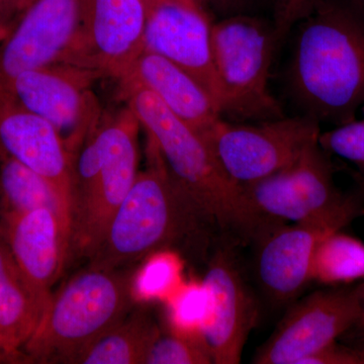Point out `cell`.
Returning <instances> with one entry per match:
<instances>
[{
  "label": "cell",
  "instance_id": "6da1fadb",
  "mask_svg": "<svg viewBox=\"0 0 364 364\" xmlns=\"http://www.w3.org/2000/svg\"><path fill=\"white\" fill-rule=\"evenodd\" d=\"M294 26L289 97L318 123L353 121L364 102V18L345 0H318Z\"/></svg>",
  "mask_w": 364,
  "mask_h": 364
},
{
  "label": "cell",
  "instance_id": "7a4b0ae2",
  "mask_svg": "<svg viewBox=\"0 0 364 364\" xmlns=\"http://www.w3.org/2000/svg\"><path fill=\"white\" fill-rule=\"evenodd\" d=\"M172 181L207 224L232 236L256 239L270 227L254 213L243 188L228 176L203 136L184 124L147 88L117 82Z\"/></svg>",
  "mask_w": 364,
  "mask_h": 364
},
{
  "label": "cell",
  "instance_id": "3957f363",
  "mask_svg": "<svg viewBox=\"0 0 364 364\" xmlns=\"http://www.w3.org/2000/svg\"><path fill=\"white\" fill-rule=\"evenodd\" d=\"M134 294L128 273L88 265L51 294L21 352L30 363L78 364L131 313Z\"/></svg>",
  "mask_w": 364,
  "mask_h": 364
},
{
  "label": "cell",
  "instance_id": "277c9868",
  "mask_svg": "<svg viewBox=\"0 0 364 364\" xmlns=\"http://www.w3.org/2000/svg\"><path fill=\"white\" fill-rule=\"evenodd\" d=\"M148 159L149 166L139 171L91 256L90 267L119 269L181 243L205 224L150 145Z\"/></svg>",
  "mask_w": 364,
  "mask_h": 364
},
{
  "label": "cell",
  "instance_id": "5b68a950",
  "mask_svg": "<svg viewBox=\"0 0 364 364\" xmlns=\"http://www.w3.org/2000/svg\"><path fill=\"white\" fill-rule=\"evenodd\" d=\"M274 25L254 14L213 23L212 47L221 90L220 109L231 121L255 123L284 117L268 90Z\"/></svg>",
  "mask_w": 364,
  "mask_h": 364
},
{
  "label": "cell",
  "instance_id": "8992f818",
  "mask_svg": "<svg viewBox=\"0 0 364 364\" xmlns=\"http://www.w3.org/2000/svg\"><path fill=\"white\" fill-rule=\"evenodd\" d=\"M320 134V123L301 114L251 124L220 117L200 136L230 178L243 186L293 164Z\"/></svg>",
  "mask_w": 364,
  "mask_h": 364
},
{
  "label": "cell",
  "instance_id": "52a82bcc",
  "mask_svg": "<svg viewBox=\"0 0 364 364\" xmlns=\"http://www.w3.org/2000/svg\"><path fill=\"white\" fill-rule=\"evenodd\" d=\"M360 195H345L341 202L311 219L268 228L256 259V272L263 291L275 303L293 301L311 282L314 255L326 237L341 231L364 214Z\"/></svg>",
  "mask_w": 364,
  "mask_h": 364
},
{
  "label": "cell",
  "instance_id": "ba28073f",
  "mask_svg": "<svg viewBox=\"0 0 364 364\" xmlns=\"http://www.w3.org/2000/svg\"><path fill=\"white\" fill-rule=\"evenodd\" d=\"M97 72L60 63L21 72L0 82L28 111L56 129L72 157L100 124L104 109L93 91Z\"/></svg>",
  "mask_w": 364,
  "mask_h": 364
},
{
  "label": "cell",
  "instance_id": "9c48e42d",
  "mask_svg": "<svg viewBox=\"0 0 364 364\" xmlns=\"http://www.w3.org/2000/svg\"><path fill=\"white\" fill-rule=\"evenodd\" d=\"M100 128L104 135L102 168L90 210L72 229L68 261L90 259L139 173L141 124L134 112L128 107L112 114L105 112Z\"/></svg>",
  "mask_w": 364,
  "mask_h": 364
},
{
  "label": "cell",
  "instance_id": "30bf717a",
  "mask_svg": "<svg viewBox=\"0 0 364 364\" xmlns=\"http://www.w3.org/2000/svg\"><path fill=\"white\" fill-rule=\"evenodd\" d=\"M359 313V284L321 289L294 304L253 363L304 364L350 331Z\"/></svg>",
  "mask_w": 364,
  "mask_h": 364
},
{
  "label": "cell",
  "instance_id": "8fae6325",
  "mask_svg": "<svg viewBox=\"0 0 364 364\" xmlns=\"http://www.w3.org/2000/svg\"><path fill=\"white\" fill-rule=\"evenodd\" d=\"M83 11V0H33L0 41V82L23 71L70 63Z\"/></svg>",
  "mask_w": 364,
  "mask_h": 364
},
{
  "label": "cell",
  "instance_id": "7c38bea8",
  "mask_svg": "<svg viewBox=\"0 0 364 364\" xmlns=\"http://www.w3.org/2000/svg\"><path fill=\"white\" fill-rule=\"evenodd\" d=\"M155 0H83L82 32L70 63L117 82L144 52Z\"/></svg>",
  "mask_w": 364,
  "mask_h": 364
},
{
  "label": "cell",
  "instance_id": "4fadbf2b",
  "mask_svg": "<svg viewBox=\"0 0 364 364\" xmlns=\"http://www.w3.org/2000/svg\"><path fill=\"white\" fill-rule=\"evenodd\" d=\"M242 188L254 213L270 226L311 219L345 196L335 186L331 163L318 142L293 164Z\"/></svg>",
  "mask_w": 364,
  "mask_h": 364
},
{
  "label": "cell",
  "instance_id": "5bb4252c",
  "mask_svg": "<svg viewBox=\"0 0 364 364\" xmlns=\"http://www.w3.org/2000/svg\"><path fill=\"white\" fill-rule=\"evenodd\" d=\"M203 284L208 291V308L200 333L213 363H239L249 333L257 321L258 309L227 246L210 258Z\"/></svg>",
  "mask_w": 364,
  "mask_h": 364
},
{
  "label": "cell",
  "instance_id": "9a60e30c",
  "mask_svg": "<svg viewBox=\"0 0 364 364\" xmlns=\"http://www.w3.org/2000/svg\"><path fill=\"white\" fill-rule=\"evenodd\" d=\"M212 26L208 11L170 0H155L144 51L164 57L188 72L220 109L221 90L213 57Z\"/></svg>",
  "mask_w": 364,
  "mask_h": 364
},
{
  "label": "cell",
  "instance_id": "2e32d148",
  "mask_svg": "<svg viewBox=\"0 0 364 364\" xmlns=\"http://www.w3.org/2000/svg\"><path fill=\"white\" fill-rule=\"evenodd\" d=\"M0 232L16 264L46 299L68 262L70 225L49 208L2 215Z\"/></svg>",
  "mask_w": 364,
  "mask_h": 364
},
{
  "label": "cell",
  "instance_id": "e0dca14e",
  "mask_svg": "<svg viewBox=\"0 0 364 364\" xmlns=\"http://www.w3.org/2000/svg\"><path fill=\"white\" fill-rule=\"evenodd\" d=\"M0 158H11L51 181L70 205L72 156L49 122L0 85Z\"/></svg>",
  "mask_w": 364,
  "mask_h": 364
},
{
  "label": "cell",
  "instance_id": "ac0fdd59",
  "mask_svg": "<svg viewBox=\"0 0 364 364\" xmlns=\"http://www.w3.org/2000/svg\"><path fill=\"white\" fill-rule=\"evenodd\" d=\"M124 80L135 81L154 93L174 116L200 135L222 117L214 98L193 76L154 53L144 51L121 81Z\"/></svg>",
  "mask_w": 364,
  "mask_h": 364
},
{
  "label": "cell",
  "instance_id": "d6986e66",
  "mask_svg": "<svg viewBox=\"0 0 364 364\" xmlns=\"http://www.w3.org/2000/svg\"><path fill=\"white\" fill-rule=\"evenodd\" d=\"M48 301L23 277L0 232V339L6 352L26 358L21 348L39 324Z\"/></svg>",
  "mask_w": 364,
  "mask_h": 364
},
{
  "label": "cell",
  "instance_id": "ffe728a7",
  "mask_svg": "<svg viewBox=\"0 0 364 364\" xmlns=\"http://www.w3.org/2000/svg\"><path fill=\"white\" fill-rule=\"evenodd\" d=\"M0 208L2 215L49 208L70 225V205L61 191L46 177L11 158H0Z\"/></svg>",
  "mask_w": 364,
  "mask_h": 364
},
{
  "label": "cell",
  "instance_id": "44dd1931",
  "mask_svg": "<svg viewBox=\"0 0 364 364\" xmlns=\"http://www.w3.org/2000/svg\"><path fill=\"white\" fill-rule=\"evenodd\" d=\"M161 332L152 314L138 309L93 344L78 364H146Z\"/></svg>",
  "mask_w": 364,
  "mask_h": 364
},
{
  "label": "cell",
  "instance_id": "7402d4cb",
  "mask_svg": "<svg viewBox=\"0 0 364 364\" xmlns=\"http://www.w3.org/2000/svg\"><path fill=\"white\" fill-rule=\"evenodd\" d=\"M311 282L335 287L364 282V242L342 230L326 237L314 255Z\"/></svg>",
  "mask_w": 364,
  "mask_h": 364
},
{
  "label": "cell",
  "instance_id": "603a6c76",
  "mask_svg": "<svg viewBox=\"0 0 364 364\" xmlns=\"http://www.w3.org/2000/svg\"><path fill=\"white\" fill-rule=\"evenodd\" d=\"M212 356L202 333L186 331L170 324L149 352L146 364H208Z\"/></svg>",
  "mask_w": 364,
  "mask_h": 364
},
{
  "label": "cell",
  "instance_id": "cb8c5ba5",
  "mask_svg": "<svg viewBox=\"0 0 364 364\" xmlns=\"http://www.w3.org/2000/svg\"><path fill=\"white\" fill-rule=\"evenodd\" d=\"M318 144L326 152L350 162L364 176V119H353L321 133Z\"/></svg>",
  "mask_w": 364,
  "mask_h": 364
},
{
  "label": "cell",
  "instance_id": "d4e9b609",
  "mask_svg": "<svg viewBox=\"0 0 364 364\" xmlns=\"http://www.w3.org/2000/svg\"><path fill=\"white\" fill-rule=\"evenodd\" d=\"M208 308V291L203 282L186 286L172 301L170 324L186 331L200 332Z\"/></svg>",
  "mask_w": 364,
  "mask_h": 364
},
{
  "label": "cell",
  "instance_id": "484cf974",
  "mask_svg": "<svg viewBox=\"0 0 364 364\" xmlns=\"http://www.w3.org/2000/svg\"><path fill=\"white\" fill-rule=\"evenodd\" d=\"M152 258L144 267L136 282L139 296L155 298L167 293L176 284L181 273L178 258L171 253L162 252Z\"/></svg>",
  "mask_w": 364,
  "mask_h": 364
},
{
  "label": "cell",
  "instance_id": "4316f807",
  "mask_svg": "<svg viewBox=\"0 0 364 364\" xmlns=\"http://www.w3.org/2000/svg\"><path fill=\"white\" fill-rule=\"evenodd\" d=\"M318 0H279L275 9L274 30L277 42L289 35L299 21L312 13Z\"/></svg>",
  "mask_w": 364,
  "mask_h": 364
},
{
  "label": "cell",
  "instance_id": "83f0119b",
  "mask_svg": "<svg viewBox=\"0 0 364 364\" xmlns=\"http://www.w3.org/2000/svg\"><path fill=\"white\" fill-rule=\"evenodd\" d=\"M304 364H364V344L347 346L335 342Z\"/></svg>",
  "mask_w": 364,
  "mask_h": 364
},
{
  "label": "cell",
  "instance_id": "f1b7e54d",
  "mask_svg": "<svg viewBox=\"0 0 364 364\" xmlns=\"http://www.w3.org/2000/svg\"><path fill=\"white\" fill-rule=\"evenodd\" d=\"M33 0H0V41L20 18Z\"/></svg>",
  "mask_w": 364,
  "mask_h": 364
},
{
  "label": "cell",
  "instance_id": "f546056e",
  "mask_svg": "<svg viewBox=\"0 0 364 364\" xmlns=\"http://www.w3.org/2000/svg\"><path fill=\"white\" fill-rule=\"evenodd\" d=\"M258 2L259 0H210V9L224 18L238 14H253Z\"/></svg>",
  "mask_w": 364,
  "mask_h": 364
},
{
  "label": "cell",
  "instance_id": "4dcf8cb0",
  "mask_svg": "<svg viewBox=\"0 0 364 364\" xmlns=\"http://www.w3.org/2000/svg\"><path fill=\"white\" fill-rule=\"evenodd\" d=\"M352 329H358L364 334V282H359V313Z\"/></svg>",
  "mask_w": 364,
  "mask_h": 364
},
{
  "label": "cell",
  "instance_id": "1f68e13d",
  "mask_svg": "<svg viewBox=\"0 0 364 364\" xmlns=\"http://www.w3.org/2000/svg\"><path fill=\"white\" fill-rule=\"evenodd\" d=\"M170 1H176L178 2V4H186V6L200 9V11H208V9H210V0H170Z\"/></svg>",
  "mask_w": 364,
  "mask_h": 364
},
{
  "label": "cell",
  "instance_id": "d6a6232c",
  "mask_svg": "<svg viewBox=\"0 0 364 364\" xmlns=\"http://www.w3.org/2000/svg\"><path fill=\"white\" fill-rule=\"evenodd\" d=\"M16 364V363H28L26 358H20V356L11 355V354L6 353V351L0 349V364Z\"/></svg>",
  "mask_w": 364,
  "mask_h": 364
},
{
  "label": "cell",
  "instance_id": "836d02e7",
  "mask_svg": "<svg viewBox=\"0 0 364 364\" xmlns=\"http://www.w3.org/2000/svg\"><path fill=\"white\" fill-rule=\"evenodd\" d=\"M350 176L353 181H355L356 186H358L359 195L364 200V176L363 174L359 173L356 170H350Z\"/></svg>",
  "mask_w": 364,
  "mask_h": 364
},
{
  "label": "cell",
  "instance_id": "e575fe53",
  "mask_svg": "<svg viewBox=\"0 0 364 364\" xmlns=\"http://www.w3.org/2000/svg\"><path fill=\"white\" fill-rule=\"evenodd\" d=\"M345 1L364 18V0H345Z\"/></svg>",
  "mask_w": 364,
  "mask_h": 364
},
{
  "label": "cell",
  "instance_id": "d590c367",
  "mask_svg": "<svg viewBox=\"0 0 364 364\" xmlns=\"http://www.w3.org/2000/svg\"><path fill=\"white\" fill-rule=\"evenodd\" d=\"M0 349H1V350L6 351V349H4V344H2L1 339H0ZM6 353H9V352H6ZM11 355H13V354H11ZM20 358H21V356H20ZM26 360H28V359H26Z\"/></svg>",
  "mask_w": 364,
  "mask_h": 364
},
{
  "label": "cell",
  "instance_id": "8d00e7d4",
  "mask_svg": "<svg viewBox=\"0 0 364 364\" xmlns=\"http://www.w3.org/2000/svg\"><path fill=\"white\" fill-rule=\"evenodd\" d=\"M363 117H364V102H363Z\"/></svg>",
  "mask_w": 364,
  "mask_h": 364
}]
</instances>
